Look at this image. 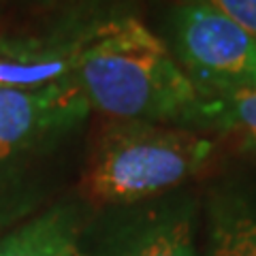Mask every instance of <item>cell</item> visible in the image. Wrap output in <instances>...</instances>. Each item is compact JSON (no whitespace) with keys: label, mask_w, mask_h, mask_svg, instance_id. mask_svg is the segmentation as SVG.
I'll return each instance as SVG.
<instances>
[{"label":"cell","mask_w":256,"mask_h":256,"mask_svg":"<svg viewBox=\"0 0 256 256\" xmlns=\"http://www.w3.org/2000/svg\"><path fill=\"white\" fill-rule=\"evenodd\" d=\"M75 82L111 120L186 126L201 96L166 41L132 15L96 20L79 50Z\"/></svg>","instance_id":"cell-1"},{"label":"cell","mask_w":256,"mask_h":256,"mask_svg":"<svg viewBox=\"0 0 256 256\" xmlns=\"http://www.w3.org/2000/svg\"><path fill=\"white\" fill-rule=\"evenodd\" d=\"M216 141L186 126L111 120L94 141L84 190L92 203L130 207L169 194L198 175Z\"/></svg>","instance_id":"cell-2"},{"label":"cell","mask_w":256,"mask_h":256,"mask_svg":"<svg viewBox=\"0 0 256 256\" xmlns=\"http://www.w3.org/2000/svg\"><path fill=\"white\" fill-rule=\"evenodd\" d=\"M169 50L201 98L256 88V41L201 2L178 0L166 18Z\"/></svg>","instance_id":"cell-3"},{"label":"cell","mask_w":256,"mask_h":256,"mask_svg":"<svg viewBox=\"0 0 256 256\" xmlns=\"http://www.w3.org/2000/svg\"><path fill=\"white\" fill-rule=\"evenodd\" d=\"M90 116L77 82L43 90H0V150L28 158L56 148Z\"/></svg>","instance_id":"cell-4"},{"label":"cell","mask_w":256,"mask_h":256,"mask_svg":"<svg viewBox=\"0 0 256 256\" xmlns=\"http://www.w3.org/2000/svg\"><path fill=\"white\" fill-rule=\"evenodd\" d=\"M94 22H73L38 36H0V90H43L73 82L79 50Z\"/></svg>","instance_id":"cell-5"},{"label":"cell","mask_w":256,"mask_h":256,"mask_svg":"<svg viewBox=\"0 0 256 256\" xmlns=\"http://www.w3.org/2000/svg\"><path fill=\"white\" fill-rule=\"evenodd\" d=\"M105 256H198L194 201L164 198L141 207L111 233Z\"/></svg>","instance_id":"cell-6"},{"label":"cell","mask_w":256,"mask_h":256,"mask_svg":"<svg viewBox=\"0 0 256 256\" xmlns=\"http://www.w3.org/2000/svg\"><path fill=\"white\" fill-rule=\"evenodd\" d=\"M207 256H256V188L228 184L207 201Z\"/></svg>","instance_id":"cell-7"},{"label":"cell","mask_w":256,"mask_h":256,"mask_svg":"<svg viewBox=\"0 0 256 256\" xmlns=\"http://www.w3.org/2000/svg\"><path fill=\"white\" fill-rule=\"evenodd\" d=\"M82 210L58 203L0 237V256H79Z\"/></svg>","instance_id":"cell-8"},{"label":"cell","mask_w":256,"mask_h":256,"mask_svg":"<svg viewBox=\"0 0 256 256\" xmlns=\"http://www.w3.org/2000/svg\"><path fill=\"white\" fill-rule=\"evenodd\" d=\"M186 128L214 132L244 154H256V88L201 98Z\"/></svg>","instance_id":"cell-9"},{"label":"cell","mask_w":256,"mask_h":256,"mask_svg":"<svg viewBox=\"0 0 256 256\" xmlns=\"http://www.w3.org/2000/svg\"><path fill=\"white\" fill-rule=\"evenodd\" d=\"M24 158L0 150V220L26 212L32 205L22 173Z\"/></svg>","instance_id":"cell-10"},{"label":"cell","mask_w":256,"mask_h":256,"mask_svg":"<svg viewBox=\"0 0 256 256\" xmlns=\"http://www.w3.org/2000/svg\"><path fill=\"white\" fill-rule=\"evenodd\" d=\"M222 13L256 41V0H192Z\"/></svg>","instance_id":"cell-11"},{"label":"cell","mask_w":256,"mask_h":256,"mask_svg":"<svg viewBox=\"0 0 256 256\" xmlns=\"http://www.w3.org/2000/svg\"><path fill=\"white\" fill-rule=\"evenodd\" d=\"M79 256H84V254H79Z\"/></svg>","instance_id":"cell-12"}]
</instances>
